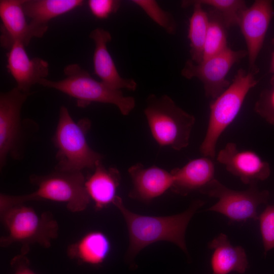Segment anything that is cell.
<instances>
[{
    "label": "cell",
    "mask_w": 274,
    "mask_h": 274,
    "mask_svg": "<svg viewBox=\"0 0 274 274\" xmlns=\"http://www.w3.org/2000/svg\"><path fill=\"white\" fill-rule=\"evenodd\" d=\"M205 202L196 200L184 212L167 216H150L132 212L127 209L120 197L117 196L113 204L121 213L129 234V246L126 254L132 262L144 248L159 241H167L177 245L188 253L185 232L192 217Z\"/></svg>",
    "instance_id": "obj_1"
},
{
    "label": "cell",
    "mask_w": 274,
    "mask_h": 274,
    "mask_svg": "<svg viewBox=\"0 0 274 274\" xmlns=\"http://www.w3.org/2000/svg\"><path fill=\"white\" fill-rule=\"evenodd\" d=\"M30 183L36 190L28 194L11 195L1 194L0 209L32 200H49L63 202L72 212L86 209L90 201L82 172L56 170L46 175H32Z\"/></svg>",
    "instance_id": "obj_2"
},
{
    "label": "cell",
    "mask_w": 274,
    "mask_h": 274,
    "mask_svg": "<svg viewBox=\"0 0 274 274\" xmlns=\"http://www.w3.org/2000/svg\"><path fill=\"white\" fill-rule=\"evenodd\" d=\"M91 122L83 118L74 121L67 108L60 107L57 125L52 138L57 148L56 170L63 172H82L84 169L94 170L103 156L90 148L86 134Z\"/></svg>",
    "instance_id": "obj_3"
},
{
    "label": "cell",
    "mask_w": 274,
    "mask_h": 274,
    "mask_svg": "<svg viewBox=\"0 0 274 274\" xmlns=\"http://www.w3.org/2000/svg\"><path fill=\"white\" fill-rule=\"evenodd\" d=\"M0 211L2 222L8 232L1 238L2 247L19 243L22 245L21 253L26 255L30 245L38 244L47 248L58 236V224L50 212L39 215L23 203Z\"/></svg>",
    "instance_id": "obj_4"
},
{
    "label": "cell",
    "mask_w": 274,
    "mask_h": 274,
    "mask_svg": "<svg viewBox=\"0 0 274 274\" xmlns=\"http://www.w3.org/2000/svg\"><path fill=\"white\" fill-rule=\"evenodd\" d=\"M65 77L54 81L46 79L38 84L53 88L77 99V106L85 108L92 102L109 104L116 106L123 115H128L134 109V97L125 96L121 90L112 88L101 81L93 78L89 73L77 63L64 67Z\"/></svg>",
    "instance_id": "obj_5"
},
{
    "label": "cell",
    "mask_w": 274,
    "mask_h": 274,
    "mask_svg": "<svg viewBox=\"0 0 274 274\" xmlns=\"http://www.w3.org/2000/svg\"><path fill=\"white\" fill-rule=\"evenodd\" d=\"M255 76L239 69L229 86L210 102L208 125L199 148L203 156L215 157L219 138L237 117L249 91L258 84Z\"/></svg>",
    "instance_id": "obj_6"
},
{
    "label": "cell",
    "mask_w": 274,
    "mask_h": 274,
    "mask_svg": "<svg viewBox=\"0 0 274 274\" xmlns=\"http://www.w3.org/2000/svg\"><path fill=\"white\" fill-rule=\"evenodd\" d=\"M152 135L161 146L181 150L189 145L195 117L168 95L150 94L144 110Z\"/></svg>",
    "instance_id": "obj_7"
},
{
    "label": "cell",
    "mask_w": 274,
    "mask_h": 274,
    "mask_svg": "<svg viewBox=\"0 0 274 274\" xmlns=\"http://www.w3.org/2000/svg\"><path fill=\"white\" fill-rule=\"evenodd\" d=\"M248 189H231L214 178L200 190L202 194L218 199L208 211L221 214L231 221L245 222L257 220L258 207L266 203L270 194L268 190H260L257 183L249 185Z\"/></svg>",
    "instance_id": "obj_8"
},
{
    "label": "cell",
    "mask_w": 274,
    "mask_h": 274,
    "mask_svg": "<svg viewBox=\"0 0 274 274\" xmlns=\"http://www.w3.org/2000/svg\"><path fill=\"white\" fill-rule=\"evenodd\" d=\"M247 55V50H234L228 47L199 63L191 59L187 60L181 75L187 79H198L203 84L206 96L214 99L230 85L226 76L232 67Z\"/></svg>",
    "instance_id": "obj_9"
},
{
    "label": "cell",
    "mask_w": 274,
    "mask_h": 274,
    "mask_svg": "<svg viewBox=\"0 0 274 274\" xmlns=\"http://www.w3.org/2000/svg\"><path fill=\"white\" fill-rule=\"evenodd\" d=\"M17 87L0 94V166H5L9 155L18 157L22 127L21 110L28 96Z\"/></svg>",
    "instance_id": "obj_10"
},
{
    "label": "cell",
    "mask_w": 274,
    "mask_h": 274,
    "mask_svg": "<svg viewBox=\"0 0 274 274\" xmlns=\"http://www.w3.org/2000/svg\"><path fill=\"white\" fill-rule=\"evenodd\" d=\"M274 17L272 2L256 0L241 13L237 25L245 40L249 60V72L256 75L257 57L262 48L272 18Z\"/></svg>",
    "instance_id": "obj_11"
},
{
    "label": "cell",
    "mask_w": 274,
    "mask_h": 274,
    "mask_svg": "<svg viewBox=\"0 0 274 274\" xmlns=\"http://www.w3.org/2000/svg\"><path fill=\"white\" fill-rule=\"evenodd\" d=\"M24 1H0V43L2 47L8 50L16 42L27 47L33 38H42L48 29L27 22L23 8Z\"/></svg>",
    "instance_id": "obj_12"
},
{
    "label": "cell",
    "mask_w": 274,
    "mask_h": 274,
    "mask_svg": "<svg viewBox=\"0 0 274 274\" xmlns=\"http://www.w3.org/2000/svg\"><path fill=\"white\" fill-rule=\"evenodd\" d=\"M218 162L245 184L257 183L267 179L271 173L269 164L256 152L239 150L236 144L228 143L217 156Z\"/></svg>",
    "instance_id": "obj_13"
},
{
    "label": "cell",
    "mask_w": 274,
    "mask_h": 274,
    "mask_svg": "<svg viewBox=\"0 0 274 274\" xmlns=\"http://www.w3.org/2000/svg\"><path fill=\"white\" fill-rule=\"evenodd\" d=\"M24 45L16 42L7 54V68L23 93H31L30 89L49 74L48 62L41 58L29 57Z\"/></svg>",
    "instance_id": "obj_14"
},
{
    "label": "cell",
    "mask_w": 274,
    "mask_h": 274,
    "mask_svg": "<svg viewBox=\"0 0 274 274\" xmlns=\"http://www.w3.org/2000/svg\"><path fill=\"white\" fill-rule=\"evenodd\" d=\"M94 43L93 62L95 74L101 81L110 87L121 90L124 88L134 91L137 84L132 79L122 77L117 69L113 59L107 49V44L112 40L111 33L107 30L97 27L89 34Z\"/></svg>",
    "instance_id": "obj_15"
},
{
    "label": "cell",
    "mask_w": 274,
    "mask_h": 274,
    "mask_svg": "<svg viewBox=\"0 0 274 274\" xmlns=\"http://www.w3.org/2000/svg\"><path fill=\"white\" fill-rule=\"evenodd\" d=\"M132 182L129 196L144 202H149L164 193L172 186L171 172L156 166L145 167L141 163L128 169Z\"/></svg>",
    "instance_id": "obj_16"
},
{
    "label": "cell",
    "mask_w": 274,
    "mask_h": 274,
    "mask_svg": "<svg viewBox=\"0 0 274 274\" xmlns=\"http://www.w3.org/2000/svg\"><path fill=\"white\" fill-rule=\"evenodd\" d=\"M213 159L206 156L189 161L182 167L170 172L173 181L170 189L174 193L186 196L200 190L214 179L215 167Z\"/></svg>",
    "instance_id": "obj_17"
},
{
    "label": "cell",
    "mask_w": 274,
    "mask_h": 274,
    "mask_svg": "<svg viewBox=\"0 0 274 274\" xmlns=\"http://www.w3.org/2000/svg\"><path fill=\"white\" fill-rule=\"evenodd\" d=\"M93 173L85 180L86 191L96 210L107 207L118 195L117 191L121 181L118 169L106 167L101 160L97 162Z\"/></svg>",
    "instance_id": "obj_18"
},
{
    "label": "cell",
    "mask_w": 274,
    "mask_h": 274,
    "mask_svg": "<svg viewBox=\"0 0 274 274\" xmlns=\"http://www.w3.org/2000/svg\"><path fill=\"white\" fill-rule=\"evenodd\" d=\"M213 250L211 265L213 274L244 273L248 267L245 251L241 246H233L226 235L220 233L208 245Z\"/></svg>",
    "instance_id": "obj_19"
},
{
    "label": "cell",
    "mask_w": 274,
    "mask_h": 274,
    "mask_svg": "<svg viewBox=\"0 0 274 274\" xmlns=\"http://www.w3.org/2000/svg\"><path fill=\"white\" fill-rule=\"evenodd\" d=\"M110 250L108 236L101 231H92L68 246L67 254L80 263L98 265L104 262Z\"/></svg>",
    "instance_id": "obj_20"
},
{
    "label": "cell",
    "mask_w": 274,
    "mask_h": 274,
    "mask_svg": "<svg viewBox=\"0 0 274 274\" xmlns=\"http://www.w3.org/2000/svg\"><path fill=\"white\" fill-rule=\"evenodd\" d=\"M82 0H25L23 8L30 22L48 28L49 21L83 5Z\"/></svg>",
    "instance_id": "obj_21"
},
{
    "label": "cell",
    "mask_w": 274,
    "mask_h": 274,
    "mask_svg": "<svg viewBox=\"0 0 274 274\" xmlns=\"http://www.w3.org/2000/svg\"><path fill=\"white\" fill-rule=\"evenodd\" d=\"M193 6V13L189 19L188 38L190 42L191 60L200 63L203 58L204 46L209 26L208 13L202 5L195 1H183V7Z\"/></svg>",
    "instance_id": "obj_22"
},
{
    "label": "cell",
    "mask_w": 274,
    "mask_h": 274,
    "mask_svg": "<svg viewBox=\"0 0 274 274\" xmlns=\"http://www.w3.org/2000/svg\"><path fill=\"white\" fill-rule=\"evenodd\" d=\"M208 12L209 26L203 60L218 54L228 48L226 27L221 16L211 9Z\"/></svg>",
    "instance_id": "obj_23"
},
{
    "label": "cell",
    "mask_w": 274,
    "mask_h": 274,
    "mask_svg": "<svg viewBox=\"0 0 274 274\" xmlns=\"http://www.w3.org/2000/svg\"><path fill=\"white\" fill-rule=\"evenodd\" d=\"M202 6L211 8L222 18L225 24L229 28L238 24L239 16L248 7L243 0H196Z\"/></svg>",
    "instance_id": "obj_24"
},
{
    "label": "cell",
    "mask_w": 274,
    "mask_h": 274,
    "mask_svg": "<svg viewBox=\"0 0 274 274\" xmlns=\"http://www.w3.org/2000/svg\"><path fill=\"white\" fill-rule=\"evenodd\" d=\"M132 2L140 7L146 14L169 35L176 33L177 23L172 15L162 9L154 0H133Z\"/></svg>",
    "instance_id": "obj_25"
},
{
    "label": "cell",
    "mask_w": 274,
    "mask_h": 274,
    "mask_svg": "<svg viewBox=\"0 0 274 274\" xmlns=\"http://www.w3.org/2000/svg\"><path fill=\"white\" fill-rule=\"evenodd\" d=\"M254 110L267 122L274 125V75L271 76L269 86L261 92Z\"/></svg>",
    "instance_id": "obj_26"
},
{
    "label": "cell",
    "mask_w": 274,
    "mask_h": 274,
    "mask_svg": "<svg viewBox=\"0 0 274 274\" xmlns=\"http://www.w3.org/2000/svg\"><path fill=\"white\" fill-rule=\"evenodd\" d=\"M264 253L274 248V205H269L258 217Z\"/></svg>",
    "instance_id": "obj_27"
},
{
    "label": "cell",
    "mask_w": 274,
    "mask_h": 274,
    "mask_svg": "<svg viewBox=\"0 0 274 274\" xmlns=\"http://www.w3.org/2000/svg\"><path fill=\"white\" fill-rule=\"evenodd\" d=\"M120 2L114 0H89L88 5L91 13L96 18L106 19L117 12Z\"/></svg>",
    "instance_id": "obj_28"
},
{
    "label": "cell",
    "mask_w": 274,
    "mask_h": 274,
    "mask_svg": "<svg viewBox=\"0 0 274 274\" xmlns=\"http://www.w3.org/2000/svg\"><path fill=\"white\" fill-rule=\"evenodd\" d=\"M28 263L26 255L21 253L14 257L11 262L15 267L14 274H36L28 267Z\"/></svg>",
    "instance_id": "obj_29"
},
{
    "label": "cell",
    "mask_w": 274,
    "mask_h": 274,
    "mask_svg": "<svg viewBox=\"0 0 274 274\" xmlns=\"http://www.w3.org/2000/svg\"><path fill=\"white\" fill-rule=\"evenodd\" d=\"M271 43L273 47V49L271 53L270 63V66H269L268 73L269 74H271L272 75H274V38L272 39Z\"/></svg>",
    "instance_id": "obj_30"
}]
</instances>
